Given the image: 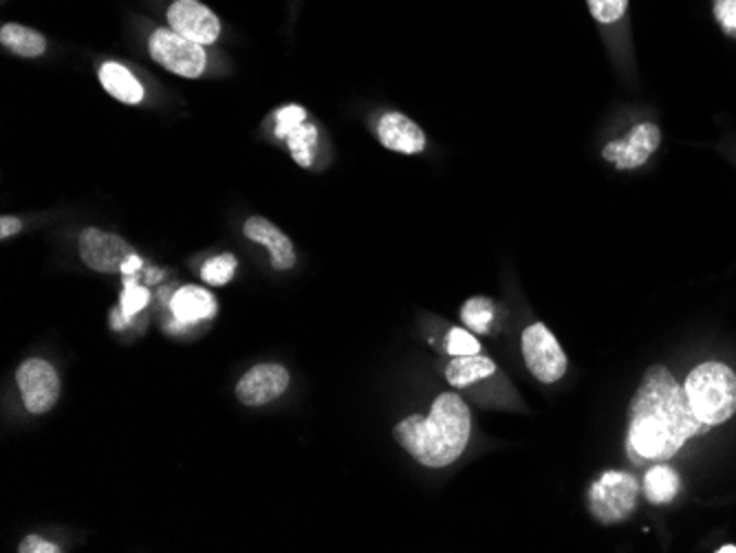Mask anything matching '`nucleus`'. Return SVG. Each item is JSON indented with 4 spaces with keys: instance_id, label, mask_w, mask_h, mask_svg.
Returning a JSON list of instances; mask_svg holds the SVG:
<instances>
[{
    "instance_id": "1",
    "label": "nucleus",
    "mask_w": 736,
    "mask_h": 553,
    "mask_svg": "<svg viewBox=\"0 0 736 553\" xmlns=\"http://www.w3.org/2000/svg\"><path fill=\"white\" fill-rule=\"evenodd\" d=\"M705 425L690 408L685 390L672 372L654 364L646 368L628 403V454L635 463L668 460L692 436L705 434Z\"/></svg>"
},
{
    "instance_id": "2",
    "label": "nucleus",
    "mask_w": 736,
    "mask_h": 553,
    "mask_svg": "<svg viewBox=\"0 0 736 553\" xmlns=\"http://www.w3.org/2000/svg\"><path fill=\"white\" fill-rule=\"evenodd\" d=\"M472 414L456 392H441L430 412L410 414L394 425L397 443L425 467H445L461 458L469 443Z\"/></svg>"
},
{
    "instance_id": "3",
    "label": "nucleus",
    "mask_w": 736,
    "mask_h": 553,
    "mask_svg": "<svg viewBox=\"0 0 736 553\" xmlns=\"http://www.w3.org/2000/svg\"><path fill=\"white\" fill-rule=\"evenodd\" d=\"M692 412L705 425H721L736 414V372L721 361L699 364L683 386Z\"/></svg>"
},
{
    "instance_id": "4",
    "label": "nucleus",
    "mask_w": 736,
    "mask_h": 553,
    "mask_svg": "<svg viewBox=\"0 0 736 553\" xmlns=\"http://www.w3.org/2000/svg\"><path fill=\"white\" fill-rule=\"evenodd\" d=\"M639 480L624 469H606L586 489V505L599 524H619L630 518L639 498Z\"/></svg>"
},
{
    "instance_id": "5",
    "label": "nucleus",
    "mask_w": 736,
    "mask_h": 553,
    "mask_svg": "<svg viewBox=\"0 0 736 553\" xmlns=\"http://www.w3.org/2000/svg\"><path fill=\"white\" fill-rule=\"evenodd\" d=\"M661 128L654 121H639L624 134L610 139L602 148V159L617 172L643 167L661 145Z\"/></svg>"
},
{
    "instance_id": "6",
    "label": "nucleus",
    "mask_w": 736,
    "mask_h": 553,
    "mask_svg": "<svg viewBox=\"0 0 736 553\" xmlns=\"http://www.w3.org/2000/svg\"><path fill=\"white\" fill-rule=\"evenodd\" d=\"M520 348L527 370L544 386L560 381L566 372V355L555 335L542 324H529L520 335Z\"/></svg>"
},
{
    "instance_id": "7",
    "label": "nucleus",
    "mask_w": 736,
    "mask_h": 553,
    "mask_svg": "<svg viewBox=\"0 0 736 553\" xmlns=\"http://www.w3.org/2000/svg\"><path fill=\"white\" fill-rule=\"evenodd\" d=\"M148 51L154 62L181 77H201L207 66L203 44L183 37L172 29H154L148 37Z\"/></svg>"
},
{
    "instance_id": "8",
    "label": "nucleus",
    "mask_w": 736,
    "mask_h": 553,
    "mask_svg": "<svg viewBox=\"0 0 736 553\" xmlns=\"http://www.w3.org/2000/svg\"><path fill=\"white\" fill-rule=\"evenodd\" d=\"M15 383L22 403L31 414L48 412L59 397V377L55 368L40 357H29L15 370Z\"/></svg>"
},
{
    "instance_id": "9",
    "label": "nucleus",
    "mask_w": 736,
    "mask_h": 553,
    "mask_svg": "<svg viewBox=\"0 0 736 553\" xmlns=\"http://www.w3.org/2000/svg\"><path fill=\"white\" fill-rule=\"evenodd\" d=\"M79 256L86 267L99 273H121L123 264L137 256L132 245L119 234L104 231L97 227H86L79 234Z\"/></svg>"
},
{
    "instance_id": "10",
    "label": "nucleus",
    "mask_w": 736,
    "mask_h": 553,
    "mask_svg": "<svg viewBox=\"0 0 736 553\" xmlns=\"http://www.w3.org/2000/svg\"><path fill=\"white\" fill-rule=\"evenodd\" d=\"M275 137L284 139L293 161L302 167H313L317 150V126L306 121V110L300 104H289L275 110Z\"/></svg>"
},
{
    "instance_id": "11",
    "label": "nucleus",
    "mask_w": 736,
    "mask_h": 553,
    "mask_svg": "<svg viewBox=\"0 0 736 553\" xmlns=\"http://www.w3.org/2000/svg\"><path fill=\"white\" fill-rule=\"evenodd\" d=\"M167 24L183 37L198 44H212L220 35L218 15L198 0H174L167 7Z\"/></svg>"
},
{
    "instance_id": "12",
    "label": "nucleus",
    "mask_w": 736,
    "mask_h": 553,
    "mask_svg": "<svg viewBox=\"0 0 736 553\" xmlns=\"http://www.w3.org/2000/svg\"><path fill=\"white\" fill-rule=\"evenodd\" d=\"M289 386V370L280 364H258L236 383V397L245 405H264L278 399Z\"/></svg>"
},
{
    "instance_id": "13",
    "label": "nucleus",
    "mask_w": 736,
    "mask_h": 553,
    "mask_svg": "<svg viewBox=\"0 0 736 553\" xmlns=\"http://www.w3.org/2000/svg\"><path fill=\"white\" fill-rule=\"evenodd\" d=\"M586 9L608 51H626L630 35V0H586Z\"/></svg>"
},
{
    "instance_id": "14",
    "label": "nucleus",
    "mask_w": 736,
    "mask_h": 553,
    "mask_svg": "<svg viewBox=\"0 0 736 553\" xmlns=\"http://www.w3.org/2000/svg\"><path fill=\"white\" fill-rule=\"evenodd\" d=\"M377 139L383 148L399 154H421L425 150V132L416 121L399 110H388L377 119Z\"/></svg>"
},
{
    "instance_id": "15",
    "label": "nucleus",
    "mask_w": 736,
    "mask_h": 553,
    "mask_svg": "<svg viewBox=\"0 0 736 553\" xmlns=\"http://www.w3.org/2000/svg\"><path fill=\"white\" fill-rule=\"evenodd\" d=\"M242 234L264 245L269 249L271 256V264L275 269H291L295 264V249L293 242L289 240V236L278 229L271 220L262 218V216H249L242 225Z\"/></svg>"
},
{
    "instance_id": "16",
    "label": "nucleus",
    "mask_w": 736,
    "mask_h": 553,
    "mask_svg": "<svg viewBox=\"0 0 736 553\" xmlns=\"http://www.w3.org/2000/svg\"><path fill=\"white\" fill-rule=\"evenodd\" d=\"M101 86L121 104L137 106L143 99L141 82L119 62H104L97 71Z\"/></svg>"
},
{
    "instance_id": "17",
    "label": "nucleus",
    "mask_w": 736,
    "mask_h": 553,
    "mask_svg": "<svg viewBox=\"0 0 736 553\" xmlns=\"http://www.w3.org/2000/svg\"><path fill=\"white\" fill-rule=\"evenodd\" d=\"M172 313L178 322H198L216 313V297L203 286H181L172 297Z\"/></svg>"
},
{
    "instance_id": "18",
    "label": "nucleus",
    "mask_w": 736,
    "mask_h": 553,
    "mask_svg": "<svg viewBox=\"0 0 736 553\" xmlns=\"http://www.w3.org/2000/svg\"><path fill=\"white\" fill-rule=\"evenodd\" d=\"M496 372V364L485 355H461L452 357L445 366V379L452 388H467L483 379H489Z\"/></svg>"
},
{
    "instance_id": "19",
    "label": "nucleus",
    "mask_w": 736,
    "mask_h": 553,
    "mask_svg": "<svg viewBox=\"0 0 736 553\" xmlns=\"http://www.w3.org/2000/svg\"><path fill=\"white\" fill-rule=\"evenodd\" d=\"M641 489H643V496H646L648 502L668 505L681 491V478L670 465L657 463L643 474Z\"/></svg>"
},
{
    "instance_id": "20",
    "label": "nucleus",
    "mask_w": 736,
    "mask_h": 553,
    "mask_svg": "<svg viewBox=\"0 0 736 553\" xmlns=\"http://www.w3.org/2000/svg\"><path fill=\"white\" fill-rule=\"evenodd\" d=\"M0 42L7 46L11 53L20 57H37L46 51V37L24 24L18 22H7L0 29Z\"/></svg>"
},
{
    "instance_id": "21",
    "label": "nucleus",
    "mask_w": 736,
    "mask_h": 553,
    "mask_svg": "<svg viewBox=\"0 0 736 553\" xmlns=\"http://www.w3.org/2000/svg\"><path fill=\"white\" fill-rule=\"evenodd\" d=\"M461 319L476 335L489 333L494 322V302L483 295L465 300V304L461 306Z\"/></svg>"
},
{
    "instance_id": "22",
    "label": "nucleus",
    "mask_w": 736,
    "mask_h": 553,
    "mask_svg": "<svg viewBox=\"0 0 736 553\" xmlns=\"http://www.w3.org/2000/svg\"><path fill=\"white\" fill-rule=\"evenodd\" d=\"M234 273H236V258L231 253H218L209 258L201 269L203 282L214 284V286L227 284L234 278Z\"/></svg>"
},
{
    "instance_id": "23",
    "label": "nucleus",
    "mask_w": 736,
    "mask_h": 553,
    "mask_svg": "<svg viewBox=\"0 0 736 553\" xmlns=\"http://www.w3.org/2000/svg\"><path fill=\"white\" fill-rule=\"evenodd\" d=\"M445 350L452 357H461V355H474L480 353V341L474 337L472 330L465 328H452L445 337Z\"/></svg>"
},
{
    "instance_id": "24",
    "label": "nucleus",
    "mask_w": 736,
    "mask_h": 553,
    "mask_svg": "<svg viewBox=\"0 0 736 553\" xmlns=\"http://www.w3.org/2000/svg\"><path fill=\"white\" fill-rule=\"evenodd\" d=\"M712 15L718 29L736 40V0H712Z\"/></svg>"
},
{
    "instance_id": "25",
    "label": "nucleus",
    "mask_w": 736,
    "mask_h": 553,
    "mask_svg": "<svg viewBox=\"0 0 736 553\" xmlns=\"http://www.w3.org/2000/svg\"><path fill=\"white\" fill-rule=\"evenodd\" d=\"M145 302H148V291L143 286H137V284L128 282V286H126V291L121 295V311H123V315L126 317L134 315L137 311H141L145 306Z\"/></svg>"
},
{
    "instance_id": "26",
    "label": "nucleus",
    "mask_w": 736,
    "mask_h": 553,
    "mask_svg": "<svg viewBox=\"0 0 736 553\" xmlns=\"http://www.w3.org/2000/svg\"><path fill=\"white\" fill-rule=\"evenodd\" d=\"M18 551H20V553H57L59 546L53 544V542H48V540H44L42 535L31 533V535H26V538L18 544Z\"/></svg>"
},
{
    "instance_id": "27",
    "label": "nucleus",
    "mask_w": 736,
    "mask_h": 553,
    "mask_svg": "<svg viewBox=\"0 0 736 553\" xmlns=\"http://www.w3.org/2000/svg\"><path fill=\"white\" fill-rule=\"evenodd\" d=\"M20 229H22V223L18 218H13V216H2L0 218V238L2 240L9 238V236H15Z\"/></svg>"
},
{
    "instance_id": "28",
    "label": "nucleus",
    "mask_w": 736,
    "mask_h": 553,
    "mask_svg": "<svg viewBox=\"0 0 736 553\" xmlns=\"http://www.w3.org/2000/svg\"><path fill=\"white\" fill-rule=\"evenodd\" d=\"M716 551H718V553H734V551H736V546H734V544H723V546H721V549H716Z\"/></svg>"
}]
</instances>
